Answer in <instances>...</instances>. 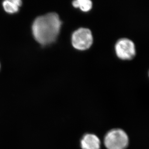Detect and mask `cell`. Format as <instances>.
I'll list each match as a JSON object with an SVG mask.
<instances>
[{
  "mask_svg": "<svg viewBox=\"0 0 149 149\" xmlns=\"http://www.w3.org/2000/svg\"><path fill=\"white\" fill-rule=\"evenodd\" d=\"M61 20L58 14L51 13L40 16L33 23V34L35 40L42 45L55 42L61 30Z\"/></svg>",
  "mask_w": 149,
  "mask_h": 149,
  "instance_id": "obj_1",
  "label": "cell"
},
{
  "mask_svg": "<svg viewBox=\"0 0 149 149\" xmlns=\"http://www.w3.org/2000/svg\"><path fill=\"white\" fill-rule=\"evenodd\" d=\"M104 144L108 149H125L128 145V136L122 130H113L106 136Z\"/></svg>",
  "mask_w": 149,
  "mask_h": 149,
  "instance_id": "obj_2",
  "label": "cell"
},
{
  "mask_svg": "<svg viewBox=\"0 0 149 149\" xmlns=\"http://www.w3.org/2000/svg\"><path fill=\"white\" fill-rule=\"evenodd\" d=\"M93 43V36L90 30L80 28L74 31L72 36V44L77 49L84 50L88 49Z\"/></svg>",
  "mask_w": 149,
  "mask_h": 149,
  "instance_id": "obj_3",
  "label": "cell"
},
{
  "mask_svg": "<svg viewBox=\"0 0 149 149\" xmlns=\"http://www.w3.org/2000/svg\"><path fill=\"white\" fill-rule=\"evenodd\" d=\"M117 56L122 59H131L136 54L135 45L128 39H122L118 41L116 45Z\"/></svg>",
  "mask_w": 149,
  "mask_h": 149,
  "instance_id": "obj_4",
  "label": "cell"
},
{
  "mask_svg": "<svg viewBox=\"0 0 149 149\" xmlns=\"http://www.w3.org/2000/svg\"><path fill=\"white\" fill-rule=\"evenodd\" d=\"M100 139L93 134L85 135L81 141V147L83 149H100Z\"/></svg>",
  "mask_w": 149,
  "mask_h": 149,
  "instance_id": "obj_5",
  "label": "cell"
},
{
  "mask_svg": "<svg viewBox=\"0 0 149 149\" xmlns=\"http://www.w3.org/2000/svg\"><path fill=\"white\" fill-rule=\"evenodd\" d=\"M21 4L22 1L20 0H6L3 2V6L6 12L13 14L18 11Z\"/></svg>",
  "mask_w": 149,
  "mask_h": 149,
  "instance_id": "obj_6",
  "label": "cell"
},
{
  "mask_svg": "<svg viewBox=\"0 0 149 149\" xmlns=\"http://www.w3.org/2000/svg\"><path fill=\"white\" fill-rule=\"evenodd\" d=\"M74 7L79 8L84 12L89 11L92 6V3L90 0H76L72 2Z\"/></svg>",
  "mask_w": 149,
  "mask_h": 149,
  "instance_id": "obj_7",
  "label": "cell"
}]
</instances>
